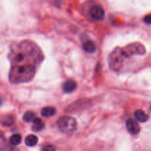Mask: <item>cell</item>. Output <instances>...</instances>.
I'll list each match as a JSON object with an SVG mask.
<instances>
[{
  "label": "cell",
  "mask_w": 151,
  "mask_h": 151,
  "mask_svg": "<svg viewBox=\"0 0 151 151\" xmlns=\"http://www.w3.org/2000/svg\"><path fill=\"white\" fill-rule=\"evenodd\" d=\"M89 16L94 20H102L105 16L104 9L100 5L92 6L89 10Z\"/></svg>",
  "instance_id": "5b68a950"
},
{
  "label": "cell",
  "mask_w": 151,
  "mask_h": 151,
  "mask_svg": "<svg viewBox=\"0 0 151 151\" xmlns=\"http://www.w3.org/2000/svg\"><path fill=\"white\" fill-rule=\"evenodd\" d=\"M144 22H145L146 24H151V14L147 15L145 17Z\"/></svg>",
  "instance_id": "ac0fdd59"
},
{
  "label": "cell",
  "mask_w": 151,
  "mask_h": 151,
  "mask_svg": "<svg viewBox=\"0 0 151 151\" xmlns=\"http://www.w3.org/2000/svg\"><path fill=\"white\" fill-rule=\"evenodd\" d=\"M35 118V114L32 111H27L23 116L24 121L26 122H33Z\"/></svg>",
  "instance_id": "4fadbf2b"
},
{
  "label": "cell",
  "mask_w": 151,
  "mask_h": 151,
  "mask_svg": "<svg viewBox=\"0 0 151 151\" xmlns=\"http://www.w3.org/2000/svg\"><path fill=\"white\" fill-rule=\"evenodd\" d=\"M38 141V137L36 136L33 135V134H30V135L27 136L25 139V144L29 146V147H33V146L36 145Z\"/></svg>",
  "instance_id": "7c38bea8"
},
{
  "label": "cell",
  "mask_w": 151,
  "mask_h": 151,
  "mask_svg": "<svg viewBox=\"0 0 151 151\" xmlns=\"http://www.w3.org/2000/svg\"><path fill=\"white\" fill-rule=\"evenodd\" d=\"M126 128L128 132L132 135H137L140 131V126L138 122L133 119H129L126 122Z\"/></svg>",
  "instance_id": "8992f818"
},
{
  "label": "cell",
  "mask_w": 151,
  "mask_h": 151,
  "mask_svg": "<svg viewBox=\"0 0 151 151\" xmlns=\"http://www.w3.org/2000/svg\"><path fill=\"white\" fill-rule=\"evenodd\" d=\"M43 58L41 50L32 41H24L13 45L10 52V82L17 84L32 81Z\"/></svg>",
  "instance_id": "6da1fadb"
},
{
  "label": "cell",
  "mask_w": 151,
  "mask_h": 151,
  "mask_svg": "<svg viewBox=\"0 0 151 151\" xmlns=\"http://www.w3.org/2000/svg\"><path fill=\"white\" fill-rule=\"evenodd\" d=\"M134 116L136 119L140 122H145L149 119L148 114L145 113L142 110H137L134 113Z\"/></svg>",
  "instance_id": "ba28073f"
},
{
  "label": "cell",
  "mask_w": 151,
  "mask_h": 151,
  "mask_svg": "<svg viewBox=\"0 0 151 151\" xmlns=\"http://www.w3.org/2000/svg\"><path fill=\"white\" fill-rule=\"evenodd\" d=\"M13 122H14V119L11 115H7V116L3 117L1 119V123L4 126H10V125H13Z\"/></svg>",
  "instance_id": "9a60e30c"
},
{
  "label": "cell",
  "mask_w": 151,
  "mask_h": 151,
  "mask_svg": "<svg viewBox=\"0 0 151 151\" xmlns=\"http://www.w3.org/2000/svg\"><path fill=\"white\" fill-rule=\"evenodd\" d=\"M56 148L52 145H44L42 148V151H55Z\"/></svg>",
  "instance_id": "e0dca14e"
},
{
  "label": "cell",
  "mask_w": 151,
  "mask_h": 151,
  "mask_svg": "<svg viewBox=\"0 0 151 151\" xmlns=\"http://www.w3.org/2000/svg\"><path fill=\"white\" fill-rule=\"evenodd\" d=\"M44 122H43L42 119H40V118L36 117L35 119V120L32 122V129L34 131H36V132H38V131H41L44 129Z\"/></svg>",
  "instance_id": "9c48e42d"
},
{
  "label": "cell",
  "mask_w": 151,
  "mask_h": 151,
  "mask_svg": "<svg viewBox=\"0 0 151 151\" xmlns=\"http://www.w3.org/2000/svg\"><path fill=\"white\" fill-rule=\"evenodd\" d=\"M7 146V143H6V139L4 137L3 134L1 132H0V150H4Z\"/></svg>",
  "instance_id": "2e32d148"
},
{
  "label": "cell",
  "mask_w": 151,
  "mask_h": 151,
  "mask_svg": "<svg viewBox=\"0 0 151 151\" xmlns=\"http://www.w3.org/2000/svg\"><path fill=\"white\" fill-rule=\"evenodd\" d=\"M77 121L75 118L71 116H63L58 121V126L62 133L71 134L77 129Z\"/></svg>",
  "instance_id": "7a4b0ae2"
},
{
  "label": "cell",
  "mask_w": 151,
  "mask_h": 151,
  "mask_svg": "<svg viewBox=\"0 0 151 151\" xmlns=\"http://www.w3.org/2000/svg\"><path fill=\"white\" fill-rule=\"evenodd\" d=\"M1 103H2V98H1V97H0V106L1 105Z\"/></svg>",
  "instance_id": "d6986e66"
},
{
  "label": "cell",
  "mask_w": 151,
  "mask_h": 151,
  "mask_svg": "<svg viewBox=\"0 0 151 151\" xmlns=\"http://www.w3.org/2000/svg\"><path fill=\"white\" fill-rule=\"evenodd\" d=\"M77 88V83L73 80H67L63 84V90L66 93H71Z\"/></svg>",
  "instance_id": "52a82bcc"
},
{
  "label": "cell",
  "mask_w": 151,
  "mask_h": 151,
  "mask_svg": "<svg viewBox=\"0 0 151 151\" xmlns=\"http://www.w3.org/2000/svg\"><path fill=\"white\" fill-rule=\"evenodd\" d=\"M83 48L86 52L94 53L96 51L95 44L91 41H86L83 43Z\"/></svg>",
  "instance_id": "30bf717a"
},
{
  "label": "cell",
  "mask_w": 151,
  "mask_h": 151,
  "mask_svg": "<svg viewBox=\"0 0 151 151\" xmlns=\"http://www.w3.org/2000/svg\"><path fill=\"white\" fill-rule=\"evenodd\" d=\"M122 50L125 58H131L134 55H141L146 52L145 46L139 42L131 43L122 48Z\"/></svg>",
  "instance_id": "277c9868"
},
{
  "label": "cell",
  "mask_w": 151,
  "mask_h": 151,
  "mask_svg": "<svg viewBox=\"0 0 151 151\" xmlns=\"http://www.w3.org/2000/svg\"><path fill=\"white\" fill-rule=\"evenodd\" d=\"M123 53H122V48L116 47L114 50V51L111 53L109 56V62L110 68L114 71H119L122 68L124 61Z\"/></svg>",
  "instance_id": "3957f363"
},
{
  "label": "cell",
  "mask_w": 151,
  "mask_h": 151,
  "mask_svg": "<svg viewBox=\"0 0 151 151\" xmlns=\"http://www.w3.org/2000/svg\"><path fill=\"white\" fill-rule=\"evenodd\" d=\"M22 142V137L20 134H14L10 138V143L13 145H19Z\"/></svg>",
  "instance_id": "5bb4252c"
},
{
  "label": "cell",
  "mask_w": 151,
  "mask_h": 151,
  "mask_svg": "<svg viewBox=\"0 0 151 151\" xmlns=\"http://www.w3.org/2000/svg\"><path fill=\"white\" fill-rule=\"evenodd\" d=\"M56 114V109L54 107H45L41 110V115L44 117H51Z\"/></svg>",
  "instance_id": "8fae6325"
}]
</instances>
